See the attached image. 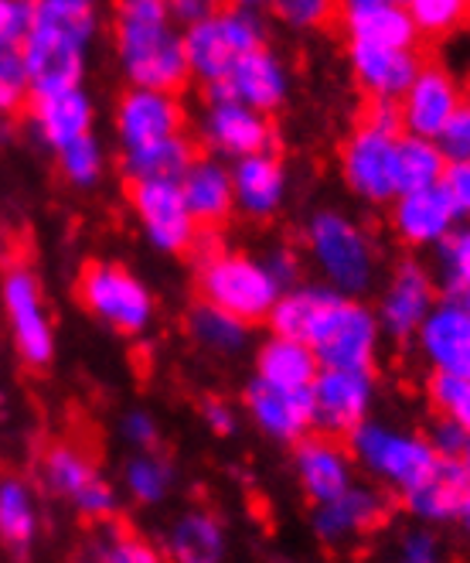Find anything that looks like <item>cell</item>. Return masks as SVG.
<instances>
[{
  "instance_id": "49",
  "label": "cell",
  "mask_w": 470,
  "mask_h": 563,
  "mask_svg": "<svg viewBox=\"0 0 470 563\" xmlns=\"http://www.w3.org/2000/svg\"><path fill=\"white\" fill-rule=\"evenodd\" d=\"M444 188L450 191L460 219H470V161H450L447 164Z\"/></svg>"
},
{
  "instance_id": "36",
  "label": "cell",
  "mask_w": 470,
  "mask_h": 563,
  "mask_svg": "<svg viewBox=\"0 0 470 563\" xmlns=\"http://www.w3.org/2000/svg\"><path fill=\"white\" fill-rule=\"evenodd\" d=\"M334 287L327 284H307V287H287L280 294V301L273 305L270 311V328L277 331V335H290V339H304L307 342V331L317 318V311L324 308V301L331 297Z\"/></svg>"
},
{
  "instance_id": "44",
  "label": "cell",
  "mask_w": 470,
  "mask_h": 563,
  "mask_svg": "<svg viewBox=\"0 0 470 563\" xmlns=\"http://www.w3.org/2000/svg\"><path fill=\"white\" fill-rule=\"evenodd\" d=\"M35 21V0H0V48H24Z\"/></svg>"
},
{
  "instance_id": "58",
  "label": "cell",
  "mask_w": 470,
  "mask_h": 563,
  "mask_svg": "<svg viewBox=\"0 0 470 563\" xmlns=\"http://www.w3.org/2000/svg\"><path fill=\"white\" fill-rule=\"evenodd\" d=\"M232 4H239V8H266V4H270V0H232Z\"/></svg>"
},
{
  "instance_id": "39",
  "label": "cell",
  "mask_w": 470,
  "mask_h": 563,
  "mask_svg": "<svg viewBox=\"0 0 470 563\" xmlns=\"http://www.w3.org/2000/svg\"><path fill=\"white\" fill-rule=\"evenodd\" d=\"M406 11L426 38H447L470 18V0H406Z\"/></svg>"
},
{
  "instance_id": "17",
  "label": "cell",
  "mask_w": 470,
  "mask_h": 563,
  "mask_svg": "<svg viewBox=\"0 0 470 563\" xmlns=\"http://www.w3.org/2000/svg\"><path fill=\"white\" fill-rule=\"evenodd\" d=\"M201 141L215 157L239 161L259 151H273V126L266 113L246 103L209 96V110L201 117Z\"/></svg>"
},
{
  "instance_id": "1",
  "label": "cell",
  "mask_w": 470,
  "mask_h": 563,
  "mask_svg": "<svg viewBox=\"0 0 470 563\" xmlns=\"http://www.w3.org/2000/svg\"><path fill=\"white\" fill-rule=\"evenodd\" d=\"M113 45L130 86L178 92L191 79L184 27L175 21L167 0H116Z\"/></svg>"
},
{
  "instance_id": "60",
  "label": "cell",
  "mask_w": 470,
  "mask_h": 563,
  "mask_svg": "<svg viewBox=\"0 0 470 563\" xmlns=\"http://www.w3.org/2000/svg\"><path fill=\"white\" fill-rule=\"evenodd\" d=\"M342 8H358V4H368V0H338Z\"/></svg>"
},
{
  "instance_id": "24",
  "label": "cell",
  "mask_w": 470,
  "mask_h": 563,
  "mask_svg": "<svg viewBox=\"0 0 470 563\" xmlns=\"http://www.w3.org/2000/svg\"><path fill=\"white\" fill-rule=\"evenodd\" d=\"M235 209L249 219H273L287 202V168L273 151L232 161Z\"/></svg>"
},
{
  "instance_id": "16",
  "label": "cell",
  "mask_w": 470,
  "mask_h": 563,
  "mask_svg": "<svg viewBox=\"0 0 470 563\" xmlns=\"http://www.w3.org/2000/svg\"><path fill=\"white\" fill-rule=\"evenodd\" d=\"M243 404L262 434L280 444H296L317 427L311 386H273V383L253 379L246 386Z\"/></svg>"
},
{
  "instance_id": "43",
  "label": "cell",
  "mask_w": 470,
  "mask_h": 563,
  "mask_svg": "<svg viewBox=\"0 0 470 563\" xmlns=\"http://www.w3.org/2000/svg\"><path fill=\"white\" fill-rule=\"evenodd\" d=\"M270 4H273L277 18L296 31L321 27L334 14V0H270Z\"/></svg>"
},
{
  "instance_id": "38",
  "label": "cell",
  "mask_w": 470,
  "mask_h": 563,
  "mask_svg": "<svg viewBox=\"0 0 470 563\" xmlns=\"http://www.w3.org/2000/svg\"><path fill=\"white\" fill-rule=\"evenodd\" d=\"M55 157H58V168H61L65 181L76 185V188L99 185V178H103V172H107L103 144H99L92 134H82V137L69 141L65 147H58Z\"/></svg>"
},
{
  "instance_id": "46",
  "label": "cell",
  "mask_w": 470,
  "mask_h": 563,
  "mask_svg": "<svg viewBox=\"0 0 470 563\" xmlns=\"http://www.w3.org/2000/svg\"><path fill=\"white\" fill-rule=\"evenodd\" d=\"M99 556L103 560H113V563H154L157 553L150 543L137 540V537H126V533H110L103 543H99Z\"/></svg>"
},
{
  "instance_id": "32",
  "label": "cell",
  "mask_w": 470,
  "mask_h": 563,
  "mask_svg": "<svg viewBox=\"0 0 470 563\" xmlns=\"http://www.w3.org/2000/svg\"><path fill=\"white\" fill-rule=\"evenodd\" d=\"M447 172V157L429 137L416 134H399L395 141V188L399 191H416L440 185Z\"/></svg>"
},
{
  "instance_id": "28",
  "label": "cell",
  "mask_w": 470,
  "mask_h": 563,
  "mask_svg": "<svg viewBox=\"0 0 470 563\" xmlns=\"http://www.w3.org/2000/svg\"><path fill=\"white\" fill-rule=\"evenodd\" d=\"M470 478L460 465V457H440L433 465V472L413 485L410 492H402V506L416 522H457L463 492Z\"/></svg>"
},
{
  "instance_id": "5",
  "label": "cell",
  "mask_w": 470,
  "mask_h": 563,
  "mask_svg": "<svg viewBox=\"0 0 470 563\" xmlns=\"http://www.w3.org/2000/svg\"><path fill=\"white\" fill-rule=\"evenodd\" d=\"M307 256L327 287L361 297L376 280V246L345 212H317L307 222Z\"/></svg>"
},
{
  "instance_id": "21",
  "label": "cell",
  "mask_w": 470,
  "mask_h": 563,
  "mask_svg": "<svg viewBox=\"0 0 470 563\" xmlns=\"http://www.w3.org/2000/svg\"><path fill=\"white\" fill-rule=\"evenodd\" d=\"M460 103L463 99H460V86H457L454 73L440 69V65H423L416 79L410 82V89L399 96L402 130L433 141Z\"/></svg>"
},
{
  "instance_id": "31",
  "label": "cell",
  "mask_w": 470,
  "mask_h": 563,
  "mask_svg": "<svg viewBox=\"0 0 470 563\" xmlns=\"http://www.w3.org/2000/svg\"><path fill=\"white\" fill-rule=\"evenodd\" d=\"M194 157V144L178 134L137 151H123V175L130 181H178Z\"/></svg>"
},
{
  "instance_id": "23",
  "label": "cell",
  "mask_w": 470,
  "mask_h": 563,
  "mask_svg": "<svg viewBox=\"0 0 470 563\" xmlns=\"http://www.w3.org/2000/svg\"><path fill=\"white\" fill-rule=\"evenodd\" d=\"M293 475L304 488V495L321 506L334 495H342L348 485H355V457L334 441V434L324 438H300L293 451Z\"/></svg>"
},
{
  "instance_id": "8",
  "label": "cell",
  "mask_w": 470,
  "mask_h": 563,
  "mask_svg": "<svg viewBox=\"0 0 470 563\" xmlns=\"http://www.w3.org/2000/svg\"><path fill=\"white\" fill-rule=\"evenodd\" d=\"M79 301L99 324H107L126 339L144 335L154 321L150 287L137 274L120 267V263H92V267H86L79 280Z\"/></svg>"
},
{
  "instance_id": "11",
  "label": "cell",
  "mask_w": 470,
  "mask_h": 563,
  "mask_svg": "<svg viewBox=\"0 0 470 563\" xmlns=\"http://www.w3.org/2000/svg\"><path fill=\"white\" fill-rule=\"evenodd\" d=\"M0 301H4V314L11 324V339L18 355L27 362V366H48L55 355V328L45 308V294L38 277L14 267L4 277V287H0Z\"/></svg>"
},
{
  "instance_id": "55",
  "label": "cell",
  "mask_w": 470,
  "mask_h": 563,
  "mask_svg": "<svg viewBox=\"0 0 470 563\" xmlns=\"http://www.w3.org/2000/svg\"><path fill=\"white\" fill-rule=\"evenodd\" d=\"M457 522H460L463 529H470V485H467V492H463V503H460Z\"/></svg>"
},
{
  "instance_id": "34",
  "label": "cell",
  "mask_w": 470,
  "mask_h": 563,
  "mask_svg": "<svg viewBox=\"0 0 470 563\" xmlns=\"http://www.w3.org/2000/svg\"><path fill=\"white\" fill-rule=\"evenodd\" d=\"M188 331L191 339L215 355H239L249 342V321L235 318L209 301H201L188 311Z\"/></svg>"
},
{
  "instance_id": "51",
  "label": "cell",
  "mask_w": 470,
  "mask_h": 563,
  "mask_svg": "<svg viewBox=\"0 0 470 563\" xmlns=\"http://www.w3.org/2000/svg\"><path fill=\"white\" fill-rule=\"evenodd\" d=\"M167 8H171L175 21L181 27H191L198 21H205L219 11V0H167Z\"/></svg>"
},
{
  "instance_id": "29",
  "label": "cell",
  "mask_w": 470,
  "mask_h": 563,
  "mask_svg": "<svg viewBox=\"0 0 470 563\" xmlns=\"http://www.w3.org/2000/svg\"><path fill=\"white\" fill-rule=\"evenodd\" d=\"M342 24L348 42L361 45H389V48H416L419 31L399 0H368L358 8H342Z\"/></svg>"
},
{
  "instance_id": "3",
  "label": "cell",
  "mask_w": 470,
  "mask_h": 563,
  "mask_svg": "<svg viewBox=\"0 0 470 563\" xmlns=\"http://www.w3.org/2000/svg\"><path fill=\"white\" fill-rule=\"evenodd\" d=\"M198 294L201 301L256 324L270 318L283 287L266 267V260L228 250H205L198 260Z\"/></svg>"
},
{
  "instance_id": "40",
  "label": "cell",
  "mask_w": 470,
  "mask_h": 563,
  "mask_svg": "<svg viewBox=\"0 0 470 563\" xmlns=\"http://www.w3.org/2000/svg\"><path fill=\"white\" fill-rule=\"evenodd\" d=\"M429 407L444 417H454L467 434H470V379L450 369H433L426 383Z\"/></svg>"
},
{
  "instance_id": "33",
  "label": "cell",
  "mask_w": 470,
  "mask_h": 563,
  "mask_svg": "<svg viewBox=\"0 0 470 563\" xmlns=\"http://www.w3.org/2000/svg\"><path fill=\"white\" fill-rule=\"evenodd\" d=\"M38 537V503L24 482H0V543L14 553H24Z\"/></svg>"
},
{
  "instance_id": "37",
  "label": "cell",
  "mask_w": 470,
  "mask_h": 563,
  "mask_svg": "<svg viewBox=\"0 0 470 563\" xmlns=\"http://www.w3.org/2000/svg\"><path fill=\"white\" fill-rule=\"evenodd\" d=\"M175 485V468L167 465V461L160 454H150L141 451V454H133L126 461V468H123V488L133 503H141V506H157L167 499V492H171Z\"/></svg>"
},
{
  "instance_id": "15",
  "label": "cell",
  "mask_w": 470,
  "mask_h": 563,
  "mask_svg": "<svg viewBox=\"0 0 470 563\" xmlns=\"http://www.w3.org/2000/svg\"><path fill=\"white\" fill-rule=\"evenodd\" d=\"M389 206H392L389 212L392 233L410 250L440 246L460 222V212L454 206L450 191L444 188V181L429 188H416V191H399Z\"/></svg>"
},
{
  "instance_id": "22",
  "label": "cell",
  "mask_w": 470,
  "mask_h": 563,
  "mask_svg": "<svg viewBox=\"0 0 470 563\" xmlns=\"http://www.w3.org/2000/svg\"><path fill=\"white\" fill-rule=\"evenodd\" d=\"M385 516H389L385 495H379L368 485H348L342 495L314 506V533L327 547H342L372 533L376 526L385 522Z\"/></svg>"
},
{
  "instance_id": "50",
  "label": "cell",
  "mask_w": 470,
  "mask_h": 563,
  "mask_svg": "<svg viewBox=\"0 0 470 563\" xmlns=\"http://www.w3.org/2000/svg\"><path fill=\"white\" fill-rule=\"evenodd\" d=\"M120 430H123V438L133 444V448H154L157 444V420L147 413V410H130L123 420H120Z\"/></svg>"
},
{
  "instance_id": "30",
  "label": "cell",
  "mask_w": 470,
  "mask_h": 563,
  "mask_svg": "<svg viewBox=\"0 0 470 563\" xmlns=\"http://www.w3.org/2000/svg\"><path fill=\"white\" fill-rule=\"evenodd\" d=\"M321 362L304 339L273 335L256 349V379L273 386H311Z\"/></svg>"
},
{
  "instance_id": "10",
  "label": "cell",
  "mask_w": 470,
  "mask_h": 563,
  "mask_svg": "<svg viewBox=\"0 0 470 563\" xmlns=\"http://www.w3.org/2000/svg\"><path fill=\"white\" fill-rule=\"evenodd\" d=\"M130 206L144 240L157 253H188L201 233L178 181H133Z\"/></svg>"
},
{
  "instance_id": "54",
  "label": "cell",
  "mask_w": 470,
  "mask_h": 563,
  "mask_svg": "<svg viewBox=\"0 0 470 563\" xmlns=\"http://www.w3.org/2000/svg\"><path fill=\"white\" fill-rule=\"evenodd\" d=\"M42 8H58V11H82V14H99V0H35Z\"/></svg>"
},
{
  "instance_id": "27",
  "label": "cell",
  "mask_w": 470,
  "mask_h": 563,
  "mask_svg": "<svg viewBox=\"0 0 470 563\" xmlns=\"http://www.w3.org/2000/svg\"><path fill=\"white\" fill-rule=\"evenodd\" d=\"M178 185L201 229H219L235 212L232 168H225L222 157H194Z\"/></svg>"
},
{
  "instance_id": "48",
  "label": "cell",
  "mask_w": 470,
  "mask_h": 563,
  "mask_svg": "<svg viewBox=\"0 0 470 563\" xmlns=\"http://www.w3.org/2000/svg\"><path fill=\"white\" fill-rule=\"evenodd\" d=\"M399 560L433 563V560H440V543H436V537L429 533L426 526L410 529V533H402V540H399Z\"/></svg>"
},
{
  "instance_id": "45",
  "label": "cell",
  "mask_w": 470,
  "mask_h": 563,
  "mask_svg": "<svg viewBox=\"0 0 470 563\" xmlns=\"http://www.w3.org/2000/svg\"><path fill=\"white\" fill-rule=\"evenodd\" d=\"M433 141L444 151L447 164L450 161H470V103H460Z\"/></svg>"
},
{
  "instance_id": "61",
  "label": "cell",
  "mask_w": 470,
  "mask_h": 563,
  "mask_svg": "<svg viewBox=\"0 0 470 563\" xmlns=\"http://www.w3.org/2000/svg\"><path fill=\"white\" fill-rule=\"evenodd\" d=\"M399 4H406V0H399Z\"/></svg>"
},
{
  "instance_id": "12",
  "label": "cell",
  "mask_w": 470,
  "mask_h": 563,
  "mask_svg": "<svg viewBox=\"0 0 470 563\" xmlns=\"http://www.w3.org/2000/svg\"><path fill=\"white\" fill-rule=\"evenodd\" d=\"M42 478L52 495L65 499L86 519H110L116 512L113 485L96 472L92 457L76 444H55L42 461Z\"/></svg>"
},
{
  "instance_id": "20",
  "label": "cell",
  "mask_w": 470,
  "mask_h": 563,
  "mask_svg": "<svg viewBox=\"0 0 470 563\" xmlns=\"http://www.w3.org/2000/svg\"><path fill=\"white\" fill-rule=\"evenodd\" d=\"M92 120H96V110H92V99L82 89V82L31 92V99H27L31 134H35L48 151H58L82 134H92Z\"/></svg>"
},
{
  "instance_id": "25",
  "label": "cell",
  "mask_w": 470,
  "mask_h": 563,
  "mask_svg": "<svg viewBox=\"0 0 470 563\" xmlns=\"http://www.w3.org/2000/svg\"><path fill=\"white\" fill-rule=\"evenodd\" d=\"M348 62L358 86L372 99H399L423 69L416 48H389V45H361V42H348Z\"/></svg>"
},
{
  "instance_id": "52",
  "label": "cell",
  "mask_w": 470,
  "mask_h": 563,
  "mask_svg": "<svg viewBox=\"0 0 470 563\" xmlns=\"http://www.w3.org/2000/svg\"><path fill=\"white\" fill-rule=\"evenodd\" d=\"M262 260H266V267H270V274L280 280V287H283V290L296 284V277H300V260H296V253H293V250L277 246L270 256H262Z\"/></svg>"
},
{
  "instance_id": "26",
  "label": "cell",
  "mask_w": 470,
  "mask_h": 563,
  "mask_svg": "<svg viewBox=\"0 0 470 563\" xmlns=\"http://www.w3.org/2000/svg\"><path fill=\"white\" fill-rule=\"evenodd\" d=\"M416 345L423 358L429 362V369H450L457 373L460 362L470 352V314L460 308L454 297H436V305L416 328Z\"/></svg>"
},
{
  "instance_id": "14",
  "label": "cell",
  "mask_w": 470,
  "mask_h": 563,
  "mask_svg": "<svg viewBox=\"0 0 470 563\" xmlns=\"http://www.w3.org/2000/svg\"><path fill=\"white\" fill-rule=\"evenodd\" d=\"M116 141L123 151H137L184 134V107L171 89L130 86L116 103Z\"/></svg>"
},
{
  "instance_id": "4",
  "label": "cell",
  "mask_w": 470,
  "mask_h": 563,
  "mask_svg": "<svg viewBox=\"0 0 470 563\" xmlns=\"http://www.w3.org/2000/svg\"><path fill=\"white\" fill-rule=\"evenodd\" d=\"M379 342H382L379 314L368 305H361V297L342 290H331V297L307 331V345L314 349L321 366H338V369H376Z\"/></svg>"
},
{
  "instance_id": "6",
  "label": "cell",
  "mask_w": 470,
  "mask_h": 563,
  "mask_svg": "<svg viewBox=\"0 0 470 563\" xmlns=\"http://www.w3.org/2000/svg\"><path fill=\"white\" fill-rule=\"evenodd\" d=\"M348 441H351V457L358 465L399 495L419 485L433 472L436 461H440V454L433 451L426 438L376 420H361L348 434Z\"/></svg>"
},
{
  "instance_id": "53",
  "label": "cell",
  "mask_w": 470,
  "mask_h": 563,
  "mask_svg": "<svg viewBox=\"0 0 470 563\" xmlns=\"http://www.w3.org/2000/svg\"><path fill=\"white\" fill-rule=\"evenodd\" d=\"M201 417H205V423L222 438L235 430V410L228 404H222V400H209L205 407H201Z\"/></svg>"
},
{
  "instance_id": "18",
  "label": "cell",
  "mask_w": 470,
  "mask_h": 563,
  "mask_svg": "<svg viewBox=\"0 0 470 563\" xmlns=\"http://www.w3.org/2000/svg\"><path fill=\"white\" fill-rule=\"evenodd\" d=\"M287 92H290L287 65L270 48H266V45L239 55L232 69L219 82L209 86V96L235 99V103H246V107H253L259 113L280 110Z\"/></svg>"
},
{
  "instance_id": "13",
  "label": "cell",
  "mask_w": 470,
  "mask_h": 563,
  "mask_svg": "<svg viewBox=\"0 0 470 563\" xmlns=\"http://www.w3.org/2000/svg\"><path fill=\"white\" fill-rule=\"evenodd\" d=\"M311 396H314V420L324 434L348 438L351 430L372 413V404H376L372 369L321 366V373L311 383Z\"/></svg>"
},
{
  "instance_id": "57",
  "label": "cell",
  "mask_w": 470,
  "mask_h": 563,
  "mask_svg": "<svg viewBox=\"0 0 470 563\" xmlns=\"http://www.w3.org/2000/svg\"><path fill=\"white\" fill-rule=\"evenodd\" d=\"M460 465H463V472H467V478H470V438H467V444H463V451H460Z\"/></svg>"
},
{
  "instance_id": "41",
  "label": "cell",
  "mask_w": 470,
  "mask_h": 563,
  "mask_svg": "<svg viewBox=\"0 0 470 563\" xmlns=\"http://www.w3.org/2000/svg\"><path fill=\"white\" fill-rule=\"evenodd\" d=\"M436 271H440L444 294L470 284V219H460L454 233L436 246Z\"/></svg>"
},
{
  "instance_id": "7",
  "label": "cell",
  "mask_w": 470,
  "mask_h": 563,
  "mask_svg": "<svg viewBox=\"0 0 470 563\" xmlns=\"http://www.w3.org/2000/svg\"><path fill=\"white\" fill-rule=\"evenodd\" d=\"M266 45V24L256 8H219L212 18L184 27L188 73L205 86L219 82L239 55Z\"/></svg>"
},
{
  "instance_id": "19",
  "label": "cell",
  "mask_w": 470,
  "mask_h": 563,
  "mask_svg": "<svg viewBox=\"0 0 470 563\" xmlns=\"http://www.w3.org/2000/svg\"><path fill=\"white\" fill-rule=\"evenodd\" d=\"M436 305V284L433 274L416 260H402L395 263V271L379 297V324L382 335L406 342L416 335V328Z\"/></svg>"
},
{
  "instance_id": "35",
  "label": "cell",
  "mask_w": 470,
  "mask_h": 563,
  "mask_svg": "<svg viewBox=\"0 0 470 563\" xmlns=\"http://www.w3.org/2000/svg\"><path fill=\"white\" fill-rule=\"evenodd\" d=\"M171 556L181 563H219L225 556L222 522L209 512H184L171 529Z\"/></svg>"
},
{
  "instance_id": "56",
  "label": "cell",
  "mask_w": 470,
  "mask_h": 563,
  "mask_svg": "<svg viewBox=\"0 0 470 563\" xmlns=\"http://www.w3.org/2000/svg\"><path fill=\"white\" fill-rule=\"evenodd\" d=\"M447 297H454V301H460V308L470 314V284H467V287H460V290H454V294H447Z\"/></svg>"
},
{
  "instance_id": "9",
  "label": "cell",
  "mask_w": 470,
  "mask_h": 563,
  "mask_svg": "<svg viewBox=\"0 0 470 563\" xmlns=\"http://www.w3.org/2000/svg\"><path fill=\"white\" fill-rule=\"evenodd\" d=\"M402 130H389L382 123L365 120L348 137L342 151L345 185L368 206H389L399 195L395 188V141Z\"/></svg>"
},
{
  "instance_id": "2",
  "label": "cell",
  "mask_w": 470,
  "mask_h": 563,
  "mask_svg": "<svg viewBox=\"0 0 470 563\" xmlns=\"http://www.w3.org/2000/svg\"><path fill=\"white\" fill-rule=\"evenodd\" d=\"M96 24L99 14H72V11L35 4V21H31V31L24 38V65H27L31 92L82 82Z\"/></svg>"
},
{
  "instance_id": "47",
  "label": "cell",
  "mask_w": 470,
  "mask_h": 563,
  "mask_svg": "<svg viewBox=\"0 0 470 563\" xmlns=\"http://www.w3.org/2000/svg\"><path fill=\"white\" fill-rule=\"evenodd\" d=\"M467 438H470L467 430L454 417H444V413H436V420L429 423V434H426V441L440 457H460Z\"/></svg>"
},
{
  "instance_id": "59",
  "label": "cell",
  "mask_w": 470,
  "mask_h": 563,
  "mask_svg": "<svg viewBox=\"0 0 470 563\" xmlns=\"http://www.w3.org/2000/svg\"><path fill=\"white\" fill-rule=\"evenodd\" d=\"M457 373H460V376H467V379H470V352H467V358H463V362H460V369H457Z\"/></svg>"
},
{
  "instance_id": "42",
  "label": "cell",
  "mask_w": 470,
  "mask_h": 563,
  "mask_svg": "<svg viewBox=\"0 0 470 563\" xmlns=\"http://www.w3.org/2000/svg\"><path fill=\"white\" fill-rule=\"evenodd\" d=\"M31 99L24 48H0V117H11Z\"/></svg>"
}]
</instances>
